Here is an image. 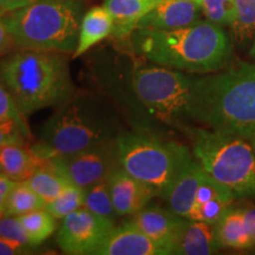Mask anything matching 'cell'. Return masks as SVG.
<instances>
[{"label":"cell","instance_id":"6da1fadb","mask_svg":"<svg viewBox=\"0 0 255 255\" xmlns=\"http://www.w3.org/2000/svg\"><path fill=\"white\" fill-rule=\"evenodd\" d=\"M131 38L138 55L156 65L182 72H218L232 57L228 34L221 25L209 20L176 30L136 28Z\"/></svg>","mask_w":255,"mask_h":255},{"label":"cell","instance_id":"7a4b0ae2","mask_svg":"<svg viewBox=\"0 0 255 255\" xmlns=\"http://www.w3.org/2000/svg\"><path fill=\"white\" fill-rule=\"evenodd\" d=\"M189 117L208 129L248 138L255 131V63L195 78Z\"/></svg>","mask_w":255,"mask_h":255},{"label":"cell","instance_id":"3957f363","mask_svg":"<svg viewBox=\"0 0 255 255\" xmlns=\"http://www.w3.org/2000/svg\"><path fill=\"white\" fill-rule=\"evenodd\" d=\"M0 79L24 116L58 108L75 96L66 53L18 49L0 59Z\"/></svg>","mask_w":255,"mask_h":255},{"label":"cell","instance_id":"277c9868","mask_svg":"<svg viewBox=\"0 0 255 255\" xmlns=\"http://www.w3.org/2000/svg\"><path fill=\"white\" fill-rule=\"evenodd\" d=\"M123 129L111 107L94 95L73 96L57 108L40 128L32 146L43 159L115 142Z\"/></svg>","mask_w":255,"mask_h":255},{"label":"cell","instance_id":"5b68a950","mask_svg":"<svg viewBox=\"0 0 255 255\" xmlns=\"http://www.w3.org/2000/svg\"><path fill=\"white\" fill-rule=\"evenodd\" d=\"M82 0H38L4 14L17 49L75 52L84 15Z\"/></svg>","mask_w":255,"mask_h":255},{"label":"cell","instance_id":"8992f818","mask_svg":"<svg viewBox=\"0 0 255 255\" xmlns=\"http://www.w3.org/2000/svg\"><path fill=\"white\" fill-rule=\"evenodd\" d=\"M115 148L117 164L155 188L163 199L181 171L194 158L190 149L182 143L141 130L123 131L115 141Z\"/></svg>","mask_w":255,"mask_h":255},{"label":"cell","instance_id":"52a82bcc","mask_svg":"<svg viewBox=\"0 0 255 255\" xmlns=\"http://www.w3.org/2000/svg\"><path fill=\"white\" fill-rule=\"evenodd\" d=\"M191 152L210 176L234 191L255 195V148L248 138L208 128H190Z\"/></svg>","mask_w":255,"mask_h":255},{"label":"cell","instance_id":"ba28073f","mask_svg":"<svg viewBox=\"0 0 255 255\" xmlns=\"http://www.w3.org/2000/svg\"><path fill=\"white\" fill-rule=\"evenodd\" d=\"M132 88L139 102L156 119L167 123L190 120L195 78L161 65L135 69Z\"/></svg>","mask_w":255,"mask_h":255},{"label":"cell","instance_id":"9c48e42d","mask_svg":"<svg viewBox=\"0 0 255 255\" xmlns=\"http://www.w3.org/2000/svg\"><path fill=\"white\" fill-rule=\"evenodd\" d=\"M46 163L70 183L88 188L107 178L117 163L115 142L92 145L72 154L53 156Z\"/></svg>","mask_w":255,"mask_h":255},{"label":"cell","instance_id":"30bf717a","mask_svg":"<svg viewBox=\"0 0 255 255\" xmlns=\"http://www.w3.org/2000/svg\"><path fill=\"white\" fill-rule=\"evenodd\" d=\"M115 227L113 220L82 207L60 220L56 241L63 254L94 255Z\"/></svg>","mask_w":255,"mask_h":255},{"label":"cell","instance_id":"8fae6325","mask_svg":"<svg viewBox=\"0 0 255 255\" xmlns=\"http://www.w3.org/2000/svg\"><path fill=\"white\" fill-rule=\"evenodd\" d=\"M107 182L117 216L136 214L158 196L155 188L127 173L117 163L107 176Z\"/></svg>","mask_w":255,"mask_h":255},{"label":"cell","instance_id":"7c38bea8","mask_svg":"<svg viewBox=\"0 0 255 255\" xmlns=\"http://www.w3.org/2000/svg\"><path fill=\"white\" fill-rule=\"evenodd\" d=\"M129 222L158 244L167 252V255H170L182 233L187 218L175 214L170 209L146 206L131 215Z\"/></svg>","mask_w":255,"mask_h":255},{"label":"cell","instance_id":"4fadbf2b","mask_svg":"<svg viewBox=\"0 0 255 255\" xmlns=\"http://www.w3.org/2000/svg\"><path fill=\"white\" fill-rule=\"evenodd\" d=\"M202 11L194 0H162L141 19V30H176L202 20Z\"/></svg>","mask_w":255,"mask_h":255},{"label":"cell","instance_id":"5bb4252c","mask_svg":"<svg viewBox=\"0 0 255 255\" xmlns=\"http://www.w3.org/2000/svg\"><path fill=\"white\" fill-rule=\"evenodd\" d=\"M94 255H167V252L128 221L116 226Z\"/></svg>","mask_w":255,"mask_h":255},{"label":"cell","instance_id":"9a60e30c","mask_svg":"<svg viewBox=\"0 0 255 255\" xmlns=\"http://www.w3.org/2000/svg\"><path fill=\"white\" fill-rule=\"evenodd\" d=\"M206 175L207 171L195 157L191 159L176 177L167 195L164 196L169 209L175 214L188 219V215L195 203L197 190Z\"/></svg>","mask_w":255,"mask_h":255},{"label":"cell","instance_id":"2e32d148","mask_svg":"<svg viewBox=\"0 0 255 255\" xmlns=\"http://www.w3.org/2000/svg\"><path fill=\"white\" fill-rule=\"evenodd\" d=\"M45 163L46 159L26 144L15 143L0 148V173L15 182L27 181Z\"/></svg>","mask_w":255,"mask_h":255},{"label":"cell","instance_id":"e0dca14e","mask_svg":"<svg viewBox=\"0 0 255 255\" xmlns=\"http://www.w3.org/2000/svg\"><path fill=\"white\" fill-rule=\"evenodd\" d=\"M162 0H104L114 18L113 34L119 39L131 36L141 19Z\"/></svg>","mask_w":255,"mask_h":255},{"label":"cell","instance_id":"ac0fdd59","mask_svg":"<svg viewBox=\"0 0 255 255\" xmlns=\"http://www.w3.org/2000/svg\"><path fill=\"white\" fill-rule=\"evenodd\" d=\"M113 32L114 18L104 5L88 9L82 18L77 47L72 53V59L84 55L92 46L113 34Z\"/></svg>","mask_w":255,"mask_h":255},{"label":"cell","instance_id":"d6986e66","mask_svg":"<svg viewBox=\"0 0 255 255\" xmlns=\"http://www.w3.org/2000/svg\"><path fill=\"white\" fill-rule=\"evenodd\" d=\"M219 250L214 225L187 219L173 254L176 255H210Z\"/></svg>","mask_w":255,"mask_h":255},{"label":"cell","instance_id":"ffe728a7","mask_svg":"<svg viewBox=\"0 0 255 255\" xmlns=\"http://www.w3.org/2000/svg\"><path fill=\"white\" fill-rule=\"evenodd\" d=\"M214 229L220 248H233V250L253 248L240 208L231 207L215 223Z\"/></svg>","mask_w":255,"mask_h":255},{"label":"cell","instance_id":"44dd1931","mask_svg":"<svg viewBox=\"0 0 255 255\" xmlns=\"http://www.w3.org/2000/svg\"><path fill=\"white\" fill-rule=\"evenodd\" d=\"M234 11L229 27L238 45H247L255 39V0H233Z\"/></svg>","mask_w":255,"mask_h":255},{"label":"cell","instance_id":"7402d4cb","mask_svg":"<svg viewBox=\"0 0 255 255\" xmlns=\"http://www.w3.org/2000/svg\"><path fill=\"white\" fill-rule=\"evenodd\" d=\"M26 182L40 196L45 205L56 200L70 184L65 177L53 170L47 163L38 169Z\"/></svg>","mask_w":255,"mask_h":255},{"label":"cell","instance_id":"603a6c76","mask_svg":"<svg viewBox=\"0 0 255 255\" xmlns=\"http://www.w3.org/2000/svg\"><path fill=\"white\" fill-rule=\"evenodd\" d=\"M18 219L34 247H38L46 241L58 229V220L53 218L46 208L32 210L30 213L18 216Z\"/></svg>","mask_w":255,"mask_h":255},{"label":"cell","instance_id":"cb8c5ba5","mask_svg":"<svg viewBox=\"0 0 255 255\" xmlns=\"http://www.w3.org/2000/svg\"><path fill=\"white\" fill-rule=\"evenodd\" d=\"M45 202L28 186L26 181L15 182L6 202L4 214L7 216H20L32 210L45 208Z\"/></svg>","mask_w":255,"mask_h":255},{"label":"cell","instance_id":"d4e9b609","mask_svg":"<svg viewBox=\"0 0 255 255\" xmlns=\"http://www.w3.org/2000/svg\"><path fill=\"white\" fill-rule=\"evenodd\" d=\"M83 207L95 213L96 215H100L102 218L113 220L116 222L117 214L115 212L107 178H103V180L98 181V182L87 188L84 206Z\"/></svg>","mask_w":255,"mask_h":255},{"label":"cell","instance_id":"484cf974","mask_svg":"<svg viewBox=\"0 0 255 255\" xmlns=\"http://www.w3.org/2000/svg\"><path fill=\"white\" fill-rule=\"evenodd\" d=\"M85 190L87 188L70 183L56 200L47 203L45 208L51 215H53V218L62 220L84 206Z\"/></svg>","mask_w":255,"mask_h":255},{"label":"cell","instance_id":"4316f807","mask_svg":"<svg viewBox=\"0 0 255 255\" xmlns=\"http://www.w3.org/2000/svg\"><path fill=\"white\" fill-rule=\"evenodd\" d=\"M234 199H215L208 202L195 205L191 208L188 219L215 225L232 207Z\"/></svg>","mask_w":255,"mask_h":255},{"label":"cell","instance_id":"83f0119b","mask_svg":"<svg viewBox=\"0 0 255 255\" xmlns=\"http://www.w3.org/2000/svg\"><path fill=\"white\" fill-rule=\"evenodd\" d=\"M32 138L25 119L0 120V148L8 144H26Z\"/></svg>","mask_w":255,"mask_h":255},{"label":"cell","instance_id":"f1b7e54d","mask_svg":"<svg viewBox=\"0 0 255 255\" xmlns=\"http://www.w3.org/2000/svg\"><path fill=\"white\" fill-rule=\"evenodd\" d=\"M200 6L202 14L212 23L229 26L232 21L234 2L233 0H194Z\"/></svg>","mask_w":255,"mask_h":255},{"label":"cell","instance_id":"f546056e","mask_svg":"<svg viewBox=\"0 0 255 255\" xmlns=\"http://www.w3.org/2000/svg\"><path fill=\"white\" fill-rule=\"evenodd\" d=\"M0 237L8 239V240L21 242V244L27 245V246L36 248L32 245L31 239L28 238L27 233L25 232L18 216L4 215V218L0 220Z\"/></svg>","mask_w":255,"mask_h":255},{"label":"cell","instance_id":"4dcf8cb0","mask_svg":"<svg viewBox=\"0 0 255 255\" xmlns=\"http://www.w3.org/2000/svg\"><path fill=\"white\" fill-rule=\"evenodd\" d=\"M7 119L23 120L25 116L18 109L13 97L0 79V120Z\"/></svg>","mask_w":255,"mask_h":255},{"label":"cell","instance_id":"1f68e13d","mask_svg":"<svg viewBox=\"0 0 255 255\" xmlns=\"http://www.w3.org/2000/svg\"><path fill=\"white\" fill-rule=\"evenodd\" d=\"M33 253V247L0 237V255H24Z\"/></svg>","mask_w":255,"mask_h":255},{"label":"cell","instance_id":"d6a6232c","mask_svg":"<svg viewBox=\"0 0 255 255\" xmlns=\"http://www.w3.org/2000/svg\"><path fill=\"white\" fill-rule=\"evenodd\" d=\"M14 46L13 38L9 33L4 20V14H0V57L5 56Z\"/></svg>","mask_w":255,"mask_h":255},{"label":"cell","instance_id":"836d02e7","mask_svg":"<svg viewBox=\"0 0 255 255\" xmlns=\"http://www.w3.org/2000/svg\"><path fill=\"white\" fill-rule=\"evenodd\" d=\"M241 214L244 218L245 225H246L247 232L250 234L252 244H253V248L255 247V207L248 206V207H241Z\"/></svg>","mask_w":255,"mask_h":255},{"label":"cell","instance_id":"e575fe53","mask_svg":"<svg viewBox=\"0 0 255 255\" xmlns=\"http://www.w3.org/2000/svg\"><path fill=\"white\" fill-rule=\"evenodd\" d=\"M14 184H15V181L11 180V178L5 176L2 173H0V209L2 210L5 209L9 193H11L12 188L14 187Z\"/></svg>","mask_w":255,"mask_h":255},{"label":"cell","instance_id":"d590c367","mask_svg":"<svg viewBox=\"0 0 255 255\" xmlns=\"http://www.w3.org/2000/svg\"><path fill=\"white\" fill-rule=\"evenodd\" d=\"M36 1L38 0H0V12L2 14L9 13Z\"/></svg>","mask_w":255,"mask_h":255},{"label":"cell","instance_id":"8d00e7d4","mask_svg":"<svg viewBox=\"0 0 255 255\" xmlns=\"http://www.w3.org/2000/svg\"><path fill=\"white\" fill-rule=\"evenodd\" d=\"M248 55H250L252 59L255 60V39L253 40V44H252V47H251L250 53H248Z\"/></svg>","mask_w":255,"mask_h":255},{"label":"cell","instance_id":"74e56055","mask_svg":"<svg viewBox=\"0 0 255 255\" xmlns=\"http://www.w3.org/2000/svg\"><path fill=\"white\" fill-rule=\"evenodd\" d=\"M248 139H250V141L252 142V144H253L254 148H255V131H254L253 133H252V135H251L250 137H248Z\"/></svg>","mask_w":255,"mask_h":255},{"label":"cell","instance_id":"f35d334b","mask_svg":"<svg viewBox=\"0 0 255 255\" xmlns=\"http://www.w3.org/2000/svg\"><path fill=\"white\" fill-rule=\"evenodd\" d=\"M4 210H2V209H0V220H1L2 218H4Z\"/></svg>","mask_w":255,"mask_h":255},{"label":"cell","instance_id":"ab89813d","mask_svg":"<svg viewBox=\"0 0 255 255\" xmlns=\"http://www.w3.org/2000/svg\"><path fill=\"white\" fill-rule=\"evenodd\" d=\"M0 14H2V13H1V12H0Z\"/></svg>","mask_w":255,"mask_h":255}]
</instances>
